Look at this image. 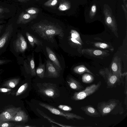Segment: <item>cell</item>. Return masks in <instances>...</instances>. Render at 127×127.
Listing matches in <instances>:
<instances>
[{"mask_svg":"<svg viewBox=\"0 0 127 127\" xmlns=\"http://www.w3.org/2000/svg\"><path fill=\"white\" fill-rule=\"evenodd\" d=\"M97 109L100 115L103 117L110 114L121 115L124 112L122 103L119 100L114 99L99 102Z\"/></svg>","mask_w":127,"mask_h":127,"instance_id":"1","label":"cell"},{"mask_svg":"<svg viewBox=\"0 0 127 127\" xmlns=\"http://www.w3.org/2000/svg\"><path fill=\"white\" fill-rule=\"evenodd\" d=\"M34 29L35 32L40 37L48 41H53L56 35L62 38L64 35L62 30L51 24L40 23L35 26Z\"/></svg>","mask_w":127,"mask_h":127,"instance_id":"2","label":"cell"},{"mask_svg":"<svg viewBox=\"0 0 127 127\" xmlns=\"http://www.w3.org/2000/svg\"><path fill=\"white\" fill-rule=\"evenodd\" d=\"M99 73L105 80L107 88H116L122 83L124 84L123 79L113 74L111 71L107 69L100 70Z\"/></svg>","mask_w":127,"mask_h":127,"instance_id":"3","label":"cell"},{"mask_svg":"<svg viewBox=\"0 0 127 127\" xmlns=\"http://www.w3.org/2000/svg\"><path fill=\"white\" fill-rule=\"evenodd\" d=\"M101 84L99 81L96 84H94L87 87L85 89L78 92H75L71 97L72 99L78 100L84 99L87 97L94 94L97 91Z\"/></svg>","mask_w":127,"mask_h":127,"instance_id":"4","label":"cell"},{"mask_svg":"<svg viewBox=\"0 0 127 127\" xmlns=\"http://www.w3.org/2000/svg\"><path fill=\"white\" fill-rule=\"evenodd\" d=\"M39 105L49 110L52 113L64 117L68 120L75 119L77 120H84V118L80 116L73 113L62 111L55 107L46 103L39 102Z\"/></svg>","mask_w":127,"mask_h":127,"instance_id":"5","label":"cell"},{"mask_svg":"<svg viewBox=\"0 0 127 127\" xmlns=\"http://www.w3.org/2000/svg\"><path fill=\"white\" fill-rule=\"evenodd\" d=\"M39 92L48 97H54L57 95V88L53 84L44 83L39 87Z\"/></svg>","mask_w":127,"mask_h":127,"instance_id":"6","label":"cell"},{"mask_svg":"<svg viewBox=\"0 0 127 127\" xmlns=\"http://www.w3.org/2000/svg\"><path fill=\"white\" fill-rule=\"evenodd\" d=\"M21 109L20 107H12L5 110L0 114V121L9 122Z\"/></svg>","mask_w":127,"mask_h":127,"instance_id":"7","label":"cell"},{"mask_svg":"<svg viewBox=\"0 0 127 127\" xmlns=\"http://www.w3.org/2000/svg\"><path fill=\"white\" fill-rule=\"evenodd\" d=\"M16 51L18 52L22 53L27 48V42L24 36L19 33L16 40L15 44Z\"/></svg>","mask_w":127,"mask_h":127,"instance_id":"8","label":"cell"},{"mask_svg":"<svg viewBox=\"0 0 127 127\" xmlns=\"http://www.w3.org/2000/svg\"><path fill=\"white\" fill-rule=\"evenodd\" d=\"M13 28L12 24L8 25L4 32L0 37V50L4 46L13 33Z\"/></svg>","mask_w":127,"mask_h":127,"instance_id":"9","label":"cell"},{"mask_svg":"<svg viewBox=\"0 0 127 127\" xmlns=\"http://www.w3.org/2000/svg\"><path fill=\"white\" fill-rule=\"evenodd\" d=\"M37 16L36 14H32L22 12L19 16L17 23L18 24H26L36 18Z\"/></svg>","mask_w":127,"mask_h":127,"instance_id":"10","label":"cell"},{"mask_svg":"<svg viewBox=\"0 0 127 127\" xmlns=\"http://www.w3.org/2000/svg\"><path fill=\"white\" fill-rule=\"evenodd\" d=\"M111 71L114 74L123 79V76L121 72V65L120 62L116 57L114 58L111 65Z\"/></svg>","mask_w":127,"mask_h":127,"instance_id":"11","label":"cell"},{"mask_svg":"<svg viewBox=\"0 0 127 127\" xmlns=\"http://www.w3.org/2000/svg\"><path fill=\"white\" fill-rule=\"evenodd\" d=\"M81 109L87 115L93 117H100L101 115L93 106L88 105L81 107Z\"/></svg>","mask_w":127,"mask_h":127,"instance_id":"12","label":"cell"},{"mask_svg":"<svg viewBox=\"0 0 127 127\" xmlns=\"http://www.w3.org/2000/svg\"><path fill=\"white\" fill-rule=\"evenodd\" d=\"M46 49L48 57L55 66L59 71L61 70L62 69L61 66L55 54L48 47L46 46Z\"/></svg>","mask_w":127,"mask_h":127,"instance_id":"13","label":"cell"},{"mask_svg":"<svg viewBox=\"0 0 127 127\" xmlns=\"http://www.w3.org/2000/svg\"><path fill=\"white\" fill-rule=\"evenodd\" d=\"M28 120V116L24 111L21 109L9 121L26 122Z\"/></svg>","mask_w":127,"mask_h":127,"instance_id":"14","label":"cell"},{"mask_svg":"<svg viewBox=\"0 0 127 127\" xmlns=\"http://www.w3.org/2000/svg\"><path fill=\"white\" fill-rule=\"evenodd\" d=\"M46 67L49 76L54 78L59 76V71L49 60L46 62Z\"/></svg>","mask_w":127,"mask_h":127,"instance_id":"15","label":"cell"},{"mask_svg":"<svg viewBox=\"0 0 127 127\" xmlns=\"http://www.w3.org/2000/svg\"><path fill=\"white\" fill-rule=\"evenodd\" d=\"M67 82L70 87L73 90L80 92L84 89V87L80 82L72 78H69Z\"/></svg>","mask_w":127,"mask_h":127,"instance_id":"16","label":"cell"},{"mask_svg":"<svg viewBox=\"0 0 127 127\" xmlns=\"http://www.w3.org/2000/svg\"><path fill=\"white\" fill-rule=\"evenodd\" d=\"M26 34L30 44L32 47H33L35 44L38 46L42 45L41 41L29 32H26Z\"/></svg>","mask_w":127,"mask_h":127,"instance_id":"17","label":"cell"},{"mask_svg":"<svg viewBox=\"0 0 127 127\" xmlns=\"http://www.w3.org/2000/svg\"><path fill=\"white\" fill-rule=\"evenodd\" d=\"M20 80L19 78L10 79L6 81L3 84L2 86L10 89L14 88L18 84Z\"/></svg>","mask_w":127,"mask_h":127,"instance_id":"18","label":"cell"},{"mask_svg":"<svg viewBox=\"0 0 127 127\" xmlns=\"http://www.w3.org/2000/svg\"><path fill=\"white\" fill-rule=\"evenodd\" d=\"M105 16V21L107 25L112 27L115 25V22L113 18L109 12L107 10L105 11L104 12Z\"/></svg>","mask_w":127,"mask_h":127,"instance_id":"19","label":"cell"},{"mask_svg":"<svg viewBox=\"0 0 127 127\" xmlns=\"http://www.w3.org/2000/svg\"><path fill=\"white\" fill-rule=\"evenodd\" d=\"M45 66L44 64H40L36 69V73L37 75L40 78H44L45 71Z\"/></svg>","mask_w":127,"mask_h":127,"instance_id":"20","label":"cell"},{"mask_svg":"<svg viewBox=\"0 0 127 127\" xmlns=\"http://www.w3.org/2000/svg\"><path fill=\"white\" fill-rule=\"evenodd\" d=\"M29 70L31 75L32 76H35L36 73L35 69L34 62L33 57H32L30 60L29 63Z\"/></svg>","mask_w":127,"mask_h":127,"instance_id":"21","label":"cell"},{"mask_svg":"<svg viewBox=\"0 0 127 127\" xmlns=\"http://www.w3.org/2000/svg\"><path fill=\"white\" fill-rule=\"evenodd\" d=\"M94 80V77L89 74H85L82 76V82L85 83L89 84L92 82Z\"/></svg>","mask_w":127,"mask_h":127,"instance_id":"22","label":"cell"},{"mask_svg":"<svg viewBox=\"0 0 127 127\" xmlns=\"http://www.w3.org/2000/svg\"><path fill=\"white\" fill-rule=\"evenodd\" d=\"M70 7V3L68 1H65L60 4L58 9L60 11H65L69 9Z\"/></svg>","mask_w":127,"mask_h":127,"instance_id":"23","label":"cell"},{"mask_svg":"<svg viewBox=\"0 0 127 127\" xmlns=\"http://www.w3.org/2000/svg\"><path fill=\"white\" fill-rule=\"evenodd\" d=\"M36 110L38 112V113L41 116L44 117V118H46L49 121H50L51 122H52L53 123H55L57 125H59L60 126L63 127H71V126H66L65 125H63L60 124H59L58 123H57L56 122H55L54 121H53L52 120H51V119H50V118H49V117L46 115L44 113L42 112V111H40V110L38 109V108H37Z\"/></svg>","mask_w":127,"mask_h":127,"instance_id":"24","label":"cell"},{"mask_svg":"<svg viewBox=\"0 0 127 127\" xmlns=\"http://www.w3.org/2000/svg\"><path fill=\"white\" fill-rule=\"evenodd\" d=\"M28 86L27 83L22 85L18 89L16 93V96H19L22 94L27 89Z\"/></svg>","mask_w":127,"mask_h":127,"instance_id":"25","label":"cell"},{"mask_svg":"<svg viewBox=\"0 0 127 127\" xmlns=\"http://www.w3.org/2000/svg\"><path fill=\"white\" fill-rule=\"evenodd\" d=\"M26 12L30 14H36L39 12V10L37 8L31 7L26 10Z\"/></svg>","mask_w":127,"mask_h":127,"instance_id":"26","label":"cell"},{"mask_svg":"<svg viewBox=\"0 0 127 127\" xmlns=\"http://www.w3.org/2000/svg\"><path fill=\"white\" fill-rule=\"evenodd\" d=\"M74 71L75 72L78 74L84 72H87L93 74L89 71L83 67H76L74 68Z\"/></svg>","mask_w":127,"mask_h":127,"instance_id":"27","label":"cell"},{"mask_svg":"<svg viewBox=\"0 0 127 127\" xmlns=\"http://www.w3.org/2000/svg\"><path fill=\"white\" fill-rule=\"evenodd\" d=\"M15 125V124L8 122L0 121V127H13Z\"/></svg>","mask_w":127,"mask_h":127,"instance_id":"28","label":"cell"},{"mask_svg":"<svg viewBox=\"0 0 127 127\" xmlns=\"http://www.w3.org/2000/svg\"><path fill=\"white\" fill-rule=\"evenodd\" d=\"M58 0H49L44 4L46 6L52 7L55 6L57 3Z\"/></svg>","mask_w":127,"mask_h":127,"instance_id":"29","label":"cell"},{"mask_svg":"<svg viewBox=\"0 0 127 127\" xmlns=\"http://www.w3.org/2000/svg\"><path fill=\"white\" fill-rule=\"evenodd\" d=\"M58 108L64 111H69L72 110V108L71 107L67 105H60L58 106Z\"/></svg>","mask_w":127,"mask_h":127,"instance_id":"30","label":"cell"},{"mask_svg":"<svg viewBox=\"0 0 127 127\" xmlns=\"http://www.w3.org/2000/svg\"><path fill=\"white\" fill-rule=\"evenodd\" d=\"M96 11V7L95 5H94L92 6L90 12V15L92 16H93L95 14Z\"/></svg>","mask_w":127,"mask_h":127,"instance_id":"31","label":"cell"},{"mask_svg":"<svg viewBox=\"0 0 127 127\" xmlns=\"http://www.w3.org/2000/svg\"><path fill=\"white\" fill-rule=\"evenodd\" d=\"M12 90L11 89L1 88H0V92L7 93L11 91Z\"/></svg>","mask_w":127,"mask_h":127,"instance_id":"32","label":"cell"},{"mask_svg":"<svg viewBox=\"0 0 127 127\" xmlns=\"http://www.w3.org/2000/svg\"><path fill=\"white\" fill-rule=\"evenodd\" d=\"M96 45H97V46H99L100 48L103 49L105 48L108 46L107 44L104 43H100L99 44L97 43V44H96Z\"/></svg>","mask_w":127,"mask_h":127,"instance_id":"33","label":"cell"},{"mask_svg":"<svg viewBox=\"0 0 127 127\" xmlns=\"http://www.w3.org/2000/svg\"><path fill=\"white\" fill-rule=\"evenodd\" d=\"M93 53L96 55H101L102 53V52L100 50H95Z\"/></svg>","mask_w":127,"mask_h":127,"instance_id":"34","label":"cell"},{"mask_svg":"<svg viewBox=\"0 0 127 127\" xmlns=\"http://www.w3.org/2000/svg\"><path fill=\"white\" fill-rule=\"evenodd\" d=\"M71 39L72 41L74 43H76L77 44H81L75 39L71 38Z\"/></svg>","mask_w":127,"mask_h":127,"instance_id":"35","label":"cell"},{"mask_svg":"<svg viewBox=\"0 0 127 127\" xmlns=\"http://www.w3.org/2000/svg\"><path fill=\"white\" fill-rule=\"evenodd\" d=\"M6 60L0 59V65L6 62Z\"/></svg>","mask_w":127,"mask_h":127,"instance_id":"36","label":"cell"},{"mask_svg":"<svg viewBox=\"0 0 127 127\" xmlns=\"http://www.w3.org/2000/svg\"><path fill=\"white\" fill-rule=\"evenodd\" d=\"M34 127V126H22L20 125H15V126H14V127Z\"/></svg>","mask_w":127,"mask_h":127,"instance_id":"37","label":"cell"},{"mask_svg":"<svg viewBox=\"0 0 127 127\" xmlns=\"http://www.w3.org/2000/svg\"><path fill=\"white\" fill-rule=\"evenodd\" d=\"M18 1L21 2H26L30 0H17Z\"/></svg>","mask_w":127,"mask_h":127,"instance_id":"38","label":"cell"},{"mask_svg":"<svg viewBox=\"0 0 127 127\" xmlns=\"http://www.w3.org/2000/svg\"><path fill=\"white\" fill-rule=\"evenodd\" d=\"M4 11V9L2 7H0V13H2Z\"/></svg>","mask_w":127,"mask_h":127,"instance_id":"39","label":"cell"},{"mask_svg":"<svg viewBox=\"0 0 127 127\" xmlns=\"http://www.w3.org/2000/svg\"><path fill=\"white\" fill-rule=\"evenodd\" d=\"M3 25H0V30H1L3 27Z\"/></svg>","mask_w":127,"mask_h":127,"instance_id":"40","label":"cell"},{"mask_svg":"<svg viewBox=\"0 0 127 127\" xmlns=\"http://www.w3.org/2000/svg\"><path fill=\"white\" fill-rule=\"evenodd\" d=\"M4 17V16H0V18H2Z\"/></svg>","mask_w":127,"mask_h":127,"instance_id":"41","label":"cell"},{"mask_svg":"<svg viewBox=\"0 0 127 127\" xmlns=\"http://www.w3.org/2000/svg\"><path fill=\"white\" fill-rule=\"evenodd\" d=\"M3 22L2 21H0V24L2 23Z\"/></svg>","mask_w":127,"mask_h":127,"instance_id":"42","label":"cell"},{"mask_svg":"<svg viewBox=\"0 0 127 127\" xmlns=\"http://www.w3.org/2000/svg\"><path fill=\"white\" fill-rule=\"evenodd\" d=\"M1 30H0V33H1Z\"/></svg>","mask_w":127,"mask_h":127,"instance_id":"43","label":"cell"}]
</instances>
